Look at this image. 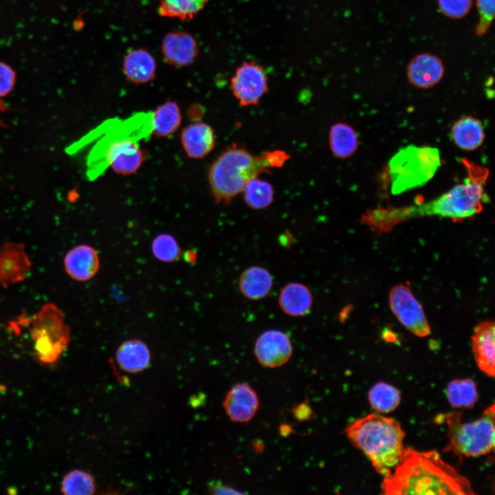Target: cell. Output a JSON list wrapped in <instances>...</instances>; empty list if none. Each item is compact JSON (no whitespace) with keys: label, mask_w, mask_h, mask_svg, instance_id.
Here are the masks:
<instances>
[{"label":"cell","mask_w":495,"mask_h":495,"mask_svg":"<svg viewBox=\"0 0 495 495\" xmlns=\"http://www.w3.org/2000/svg\"><path fill=\"white\" fill-rule=\"evenodd\" d=\"M494 322L485 320L474 329L472 336L473 355L478 368L487 375L494 377Z\"/></svg>","instance_id":"9a60e30c"},{"label":"cell","mask_w":495,"mask_h":495,"mask_svg":"<svg viewBox=\"0 0 495 495\" xmlns=\"http://www.w3.org/2000/svg\"><path fill=\"white\" fill-rule=\"evenodd\" d=\"M15 72L7 64L0 62V98L8 95L14 87Z\"/></svg>","instance_id":"d6a6232c"},{"label":"cell","mask_w":495,"mask_h":495,"mask_svg":"<svg viewBox=\"0 0 495 495\" xmlns=\"http://www.w3.org/2000/svg\"><path fill=\"white\" fill-rule=\"evenodd\" d=\"M440 166L436 147L410 144L401 148L388 162L391 192L398 195L424 185Z\"/></svg>","instance_id":"8992f818"},{"label":"cell","mask_w":495,"mask_h":495,"mask_svg":"<svg viewBox=\"0 0 495 495\" xmlns=\"http://www.w3.org/2000/svg\"><path fill=\"white\" fill-rule=\"evenodd\" d=\"M450 138L458 148L474 151L483 143L484 126L478 119L470 116H464L452 124Z\"/></svg>","instance_id":"d6986e66"},{"label":"cell","mask_w":495,"mask_h":495,"mask_svg":"<svg viewBox=\"0 0 495 495\" xmlns=\"http://www.w3.org/2000/svg\"><path fill=\"white\" fill-rule=\"evenodd\" d=\"M461 161L467 172L463 183L423 204L370 210L362 216V221L377 232H385L397 224L415 217L438 216L461 221L478 214L487 199L485 185L489 170L467 159L463 158Z\"/></svg>","instance_id":"6da1fadb"},{"label":"cell","mask_w":495,"mask_h":495,"mask_svg":"<svg viewBox=\"0 0 495 495\" xmlns=\"http://www.w3.org/2000/svg\"><path fill=\"white\" fill-rule=\"evenodd\" d=\"M223 405L227 416L232 421L246 423L256 415L259 399L256 391L250 385L239 382L227 393Z\"/></svg>","instance_id":"7c38bea8"},{"label":"cell","mask_w":495,"mask_h":495,"mask_svg":"<svg viewBox=\"0 0 495 495\" xmlns=\"http://www.w3.org/2000/svg\"><path fill=\"white\" fill-rule=\"evenodd\" d=\"M162 54L164 60L171 66H188L195 60L198 54L197 41L186 32H170L162 41Z\"/></svg>","instance_id":"4fadbf2b"},{"label":"cell","mask_w":495,"mask_h":495,"mask_svg":"<svg viewBox=\"0 0 495 495\" xmlns=\"http://www.w3.org/2000/svg\"><path fill=\"white\" fill-rule=\"evenodd\" d=\"M116 357L120 368L131 373L142 371L151 362V352L148 346L138 339L122 342L117 349Z\"/></svg>","instance_id":"44dd1931"},{"label":"cell","mask_w":495,"mask_h":495,"mask_svg":"<svg viewBox=\"0 0 495 495\" xmlns=\"http://www.w3.org/2000/svg\"><path fill=\"white\" fill-rule=\"evenodd\" d=\"M254 353L263 366L276 368L283 366L290 359L292 344L284 332L270 329L261 333L256 340Z\"/></svg>","instance_id":"30bf717a"},{"label":"cell","mask_w":495,"mask_h":495,"mask_svg":"<svg viewBox=\"0 0 495 495\" xmlns=\"http://www.w3.org/2000/svg\"><path fill=\"white\" fill-rule=\"evenodd\" d=\"M443 74L442 60L430 53L416 55L406 67L408 80L412 85L420 89L434 87L441 81Z\"/></svg>","instance_id":"5bb4252c"},{"label":"cell","mask_w":495,"mask_h":495,"mask_svg":"<svg viewBox=\"0 0 495 495\" xmlns=\"http://www.w3.org/2000/svg\"><path fill=\"white\" fill-rule=\"evenodd\" d=\"M64 267L72 279L81 282L89 280L98 273L100 267L98 252L89 245H77L66 254Z\"/></svg>","instance_id":"2e32d148"},{"label":"cell","mask_w":495,"mask_h":495,"mask_svg":"<svg viewBox=\"0 0 495 495\" xmlns=\"http://www.w3.org/2000/svg\"><path fill=\"white\" fill-rule=\"evenodd\" d=\"M384 494H474L468 479L445 462L437 451L405 448L392 473L384 477Z\"/></svg>","instance_id":"7a4b0ae2"},{"label":"cell","mask_w":495,"mask_h":495,"mask_svg":"<svg viewBox=\"0 0 495 495\" xmlns=\"http://www.w3.org/2000/svg\"><path fill=\"white\" fill-rule=\"evenodd\" d=\"M476 8L479 20L475 32L477 36H482L487 32L494 20L495 0H476Z\"/></svg>","instance_id":"4dcf8cb0"},{"label":"cell","mask_w":495,"mask_h":495,"mask_svg":"<svg viewBox=\"0 0 495 495\" xmlns=\"http://www.w3.org/2000/svg\"><path fill=\"white\" fill-rule=\"evenodd\" d=\"M447 399L452 407L472 408L478 400L475 382L471 379H456L450 382L446 388Z\"/></svg>","instance_id":"d4e9b609"},{"label":"cell","mask_w":495,"mask_h":495,"mask_svg":"<svg viewBox=\"0 0 495 495\" xmlns=\"http://www.w3.org/2000/svg\"><path fill=\"white\" fill-rule=\"evenodd\" d=\"M391 311L407 330L418 337H426L430 332L423 308L411 290L404 285L393 287L389 293Z\"/></svg>","instance_id":"9c48e42d"},{"label":"cell","mask_w":495,"mask_h":495,"mask_svg":"<svg viewBox=\"0 0 495 495\" xmlns=\"http://www.w3.org/2000/svg\"><path fill=\"white\" fill-rule=\"evenodd\" d=\"M242 192L246 204L255 210L268 207L274 200V190L267 181L255 177L245 185Z\"/></svg>","instance_id":"83f0119b"},{"label":"cell","mask_w":495,"mask_h":495,"mask_svg":"<svg viewBox=\"0 0 495 495\" xmlns=\"http://www.w3.org/2000/svg\"><path fill=\"white\" fill-rule=\"evenodd\" d=\"M230 88L240 105H257L268 91L265 69L254 61L243 62L230 80Z\"/></svg>","instance_id":"ba28073f"},{"label":"cell","mask_w":495,"mask_h":495,"mask_svg":"<svg viewBox=\"0 0 495 495\" xmlns=\"http://www.w3.org/2000/svg\"><path fill=\"white\" fill-rule=\"evenodd\" d=\"M28 322L38 361L45 364L56 362L71 339L70 329L63 312L56 305L45 303Z\"/></svg>","instance_id":"52a82bcc"},{"label":"cell","mask_w":495,"mask_h":495,"mask_svg":"<svg viewBox=\"0 0 495 495\" xmlns=\"http://www.w3.org/2000/svg\"><path fill=\"white\" fill-rule=\"evenodd\" d=\"M156 68L155 58L144 49L130 50L122 63V71L126 79L135 84L153 80L156 75Z\"/></svg>","instance_id":"ac0fdd59"},{"label":"cell","mask_w":495,"mask_h":495,"mask_svg":"<svg viewBox=\"0 0 495 495\" xmlns=\"http://www.w3.org/2000/svg\"><path fill=\"white\" fill-rule=\"evenodd\" d=\"M182 118L181 111L177 102L173 100L166 101L151 114V132L157 137H168L179 128Z\"/></svg>","instance_id":"cb8c5ba5"},{"label":"cell","mask_w":495,"mask_h":495,"mask_svg":"<svg viewBox=\"0 0 495 495\" xmlns=\"http://www.w3.org/2000/svg\"><path fill=\"white\" fill-rule=\"evenodd\" d=\"M151 250L156 258L166 263L178 261L183 254L176 239L168 234L157 236L153 241Z\"/></svg>","instance_id":"f546056e"},{"label":"cell","mask_w":495,"mask_h":495,"mask_svg":"<svg viewBox=\"0 0 495 495\" xmlns=\"http://www.w3.org/2000/svg\"><path fill=\"white\" fill-rule=\"evenodd\" d=\"M209 492L212 494H241V492L221 483L214 482L210 484Z\"/></svg>","instance_id":"836d02e7"},{"label":"cell","mask_w":495,"mask_h":495,"mask_svg":"<svg viewBox=\"0 0 495 495\" xmlns=\"http://www.w3.org/2000/svg\"><path fill=\"white\" fill-rule=\"evenodd\" d=\"M31 270V261L21 243L0 244V286L7 288L24 280Z\"/></svg>","instance_id":"8fae6325"},{"label":"cell","mask_w":495,"mask_h":495,"mask_svg":"<svg viewBox=\"0 0 495 495\" xmlns=\"http://www.w3.org/2000/svg\"><path fill=\"white\" fill-rule=\"evenodd\" d=\"M272 285L273 279L270 272L259 266L246 269L239 281L241 292L251 300H260L267 296Z\"/></svg>","instance_id":"7402d4cb"},{"label":"cell","mask_w":495,"mask_h":495,"mask_svg":"<svg viewBox=\"0 0 495 495\" xmlns=\"http://www.w3.org/2000/svg\"><path fill=\"white\" fill-rule=\"evenodd\" d=\"M289 159L282 150L254 155L235 144L228 147L211 164L208 177L217 204H227L242 192L246 183L270 169L280 168Z\"/></svg>","instance_id":"3957f363"},{"label":"cell","mask_w":495,"mask_h":495,"mask_svg":"<svg viewBox=\"0 0 495 495\" xmlns=\"http://www.w3.org/2000/svg\"><path fill=\"white\" fill-rule=\"evenodd\" d=\"M438 6L445 16L459 19L468 14L472 6V0H438Z\"/></svg>","instance_id":"1f68e13d"},{"label":"cell","mask_w":495,"mask_h":495,"mask_svg":"<svg viewBox=\"0 0 495 495\" xmlns=\"http://www.w3.org/2000/svg\"><path fill=\"white\" fill-rule=\"evenodd\" d=\"M208 0H159L157 11L161 16L190 20L203 10Z\"/></svg>","instance_id":"484cf974"},{"label":"cell","mask_w":495,"mask_h":495,"mask_svg":"<svg viewBox=\"0 0 495 495\" xmlns=\"http://www.w3.org/2000/svg\"><path fill=\"white\" fill-rule=\"evenodd\" d=\"M182 145L192 158L199 159L214 148L216 138L213 129L208 124L195 122L186 126L181 134Z\"/></svg>","instance_id":"e0dca14e"},{"label":"cell","mask_w":495,"mask_h":495,"mask_svg":"<svg viewBox=\"0 0 495 495\" xmlns=\"http://www.w3.org/2000/svg\"><path fill=\"white\" fill-rule=\"evenodd\" d=\"M494 404L485 409L481 416L470 422L462 421V412L443 415L448 426L446 452L459 457H476L487 454L494 448Z\"/></svg>","instance_id":"5b68a950"},{"label":"cell","mask_w":495,"mask_h":495,"mask_svg":"<svg viewBox=\"0 0 495 495\" xmlns=\"http://www.w3.org/2000/svg\"><path fill=\"white\" fill-rule=\"evenodd\" d=\"M345 432L353 445L364 452L384 477L392 473L405 450V432L400 424L377 412L355 420Z\"/></svg>","instance_id":"277c9868"},{"label":"cell","mask_w":495,"mask_h":495,"mask_svg":"<svg viewBox=\"0 0 495 495\" xmlns=\"http://www.w3.org/2000/svg\"><path fill=\"white\" fill-rule=\"evenodd\" d=\"M329 144L334 156L339 159H346L357 151L359 138L351 126L344 122H337L329 131Z\"/></svg>","instance_id":"603a6c76"},{"label":"cell","mask_w":495,"mask_h":495,"mask_svg":"<svg viewBox=\"0 0 495 495\" xmlns=\"http://www.w3.org/2000/svg\"><path fill=\"white\" fill-rule=\"evenodd\" d=\"M368 398L372 408L377 412L388 413L393 411L401 402V395L397 388L385 383L378 382L368 390Z\"/></svg>","instance_id":"4316f807"},{"label":"cell","mask_w":495,"mask_h":495,"mask_svg":"<svg viewBox=\"0 0 495 495\" xmlns=\"http://www.w3.org/2000/svg\"><path fill=\"white\" fill-rule=\"evenodd\" d=\"M93 476L81 470H74L67 473L61 483L60 491L67 495H88L96 492Z\"/></svg>","instance_id":"f1b7e54d"},{"label":"cell","mask_w":495,"mask_h":495,"mask_svg":"<svg viewBox=\"0 0 495 495\" xmlns=\"http://www.w3.org/2000/svg\"><path fill=\"white\" fill-rule=\"evenodd\" d=\"M278 303L284 313L299 317L309 311L313 304V296L306 285L300 283H290L281 289Z\"/></svg>","instance_id":"ffe728a7"},{"label":"cell","mask_w":495,"mask_h":495,"mask_svg":"<svg viewBox=\"0 0 495 495\" xmlns=\"http://www.w3.org/2000/svg\"><path fill=\"white\" fill-rule=\"evenodd\" d=\"M6 126V124H5L3 123V122L0 119V129H1V128H5Z\"/></svg>","instance_id":"e575fe53"}]
</instances>
